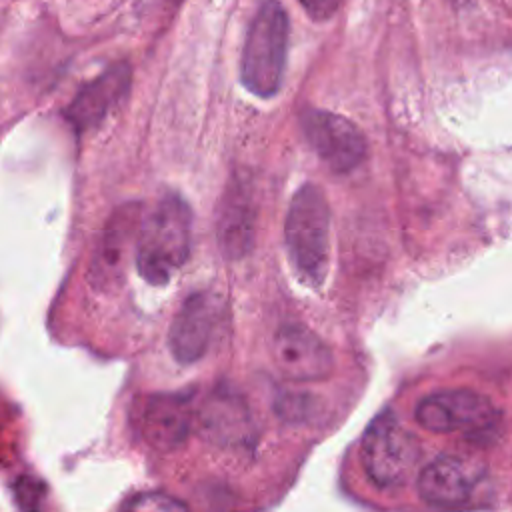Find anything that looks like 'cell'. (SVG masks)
<instances>
[{
  "label": "cell",
  "instance_id": "cell-10",
  "mask_svg": "<svg viewBox=\"0 0 512 512\" xmlns=\"http://www.w3.org/2000/svg\"><path fill=\"white\" fill-rule=\"evenodd\" d=\"M130 88V66L118 62L88 82L66 108V118L78 134L96 128Z\"/></svg>",
  "mask_w": 512,
  "mask_h": 512
},
{
  "label": "cell",
  "instance_id": "cell-9",
  "mask_svg": "<svg viewBox=\"0 0 512 512\" xmlns=\"http://www.w3.org/2000/svg\"><path fill=\"white\" fill-rule=\"evenodd\" d=\"M274 360L292 382H314L332 372L330 348L304 326H284L274 338Z\"/></svg>",
  "mask_w": 512,
  "mask_h": 512
},
{
  "label": "cell",
  "instance_id": "cell-13",
  "mask_svg": "<svg viewBox=\"0 0 512 512\" xmlns=\"http://www.w3.org/2000/svg\"><path fill=\"white\" fill-rule=\"evenodd\" d=\"M136 206H126L122 214H116L110 220V228L106 230L104 236V244L100 248V270L110 272L118 266L120 256L124 254V246L130 238V232H134V224H136V214H134Z\"/></svg>",
  "mask_w": 512,
  "mask_h": 512
},
{
  "label": "cell",
  "instance_id": "cell-5",
  "mask_svg": "<svg viewBox=\"0 0 512 512\" xmlns=\"http://www.w3.org/2000/svg\"><path fill=\"white\" fill-rule=\"evenodd\" d=\"M414 418L432 432H466L478 438L498 432L500 424V412L490 398L466 388L440 390L422 398Z\"/></svg>",
  "mask_w": 512,
  "mask_h": 512
},
{
  "label": "cell",
  "instance_id": "cell-15",
  "mask_svg": "<svg viewBox=\"0 0 512 512\" xmlns=\"http://www.w3.org/2000/svg\"><path fill=\"white\" fill-rule=\"evenodd\" d=\"M302 8L308 12L312 20H328L332 18L344 0H298Z\"/></svg>",
  "mask_w": 512,
  "mask_h": 512
},
{
  "label": "cell",
  "instance_id": "cell-3",
  "mask_svg": "<svg viewBox=\"0 0 512 512\" xmlns=\"http://www.w3.org/2000/svg\"><path fill=\"white\" fill-rule=\"evenodd\" d=\"M288 48V18L278 0H266L250 22L242 58L240 80L244 88L260 98L278 92Z\"/></svg>",
  "mask_w": 512,
  "mask_h": 512
},
{
  "label": "cell",
  "instance_id": "cell-7",
  "mask_svg": "<svg viewBox=\"0 0 512 512\" xmlns=\"http://www.w3.org/2000/svg\"><path fill=\"white\" fill-rule=\"evenodd\" d=\"M222 316L220 300L210 292H196L186 298L174 316L168 342L176 360L196 362L208 350V344Z\"/></svg>",
  "mask_w": 512,
  "mask_h": 512
},
{
  "label": "cell",
  "instance_id": "cell-4",
  "mask_svg": "<svg viewBox=\"0 0 512 512\" xmlns=\"http://www.w3.org/2000/svg\"><path fill=\"white\" fill-rule=\"evenodd\" d=\"M360 458L372 484L380 490H394L414 476L420 446L416 436L396 416L380 414L364 432Z\"/></svg>",
  "mask_w": 512,
  "mask_h": 512
},
{
  "label": "cell",
  "instance_id": "cell-2",
  "mask_svg": "<svg viewBox=\"0 0 512 512\" xmlns=\"http://www.w3.org/2000/svg\"><path fill=\"white\" fill-rule=\"evenodd\" d=\"M286 250L300 280L320 286L328 272L330 208L324 192L304 184L290 200L284 224Z\"/></svg>",
  "mask_w": 512,
  "mask_h": 512
},
{
  "label": "cell",
  "instance_id": "cell-1",
  "mask_svg": "<svg viewBox=\"0 0 512 512\" xmlns=\"http://www.w3.org/2000/svg\"><path fill=\"white\" fill-rule=\"evenodd\" d=\"M192 212L178 194L162 196L142 220L136 268L154 286L166 284L190 256Z\"/></svg>",
  "mask_w": 512,
  "mask_h": 512
},
{
  "label": "cell",
  "instance_id": "cell-8",
  "mask_svg": "<svg viewBox=\"0 0 512 512\" xmlns=\"http://www.w3.org/2000/svg\"><path fill=\"white\" fill-rule=\"evenodd\" d=\"M486 470L474 460L440 456L418 474L420 496L438 508H456L470 500Z\"/></svg>",
  "mask_w": 512,
  "mask_h": 512
},
{
  "label": "cell",
  "instance_id": "cell-14",
  "mask_svg": "<svg viewBox=\"0 0 512 512\" xmlns=\"http://www.w3.org/2000/svg\"><path fill=\"white\" fill-rule=\"evenodd\" d=\"M122 512H190V510L182 500L168 496L164 492H144V494L132 496L124 504Z\"/></svg>",
  "mask_w": 512,
  "mask_h": 512
},
{
  "label": "cell",
  "instance_id": "cell-6",
  "mask_svg": "<svg viewBox=\"0 0 512 512\" xmlns=\"http://www.w3.org/2000/svg\"><path fill=\"white\" fill-rule=\"evenodd\" d=\"M300 122L304 138L330 170L350 172L364 160L366 140L352 120L328 110H306Z\"/></svg>",
  "mask_w": 512,
  "mask_h": 512
},
{
  "label": "cell",
  "instance_id": "cell-12",
  "mask_svg": "<svg viewBox=\"0 0 512 512\" xmlns=\"http://www.w3.org/2000/svg\"><path fill=\"white\" fill-rule=\"evenodd\" d=\"M190 410L184 398L162 394L146 400L140 422L144 438L156 448H174L190 432Z\"/></svg>",
  "mask_w": 512,
  "mask_h": 512
},
{
  "label": "cell",
  "instance_id": "cell-11",
  "mask_svg": "<svg viewBox=\"0 0 512 512\" xmlns=\"http://www.w3.org/2000/svg\"><path fill=\"white\" fill-rule=\"evenodd\" d=\"M256 210L244 184H230L224 192L216 218V236L222 256L238 260L252 250Z\"/></svg>",
  "mask_w": 512,
  "mask_h": 512
}]
</instances>
